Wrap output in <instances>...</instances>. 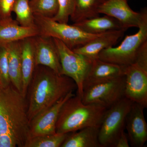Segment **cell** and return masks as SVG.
<instances>
[{"label":"cell","instance_id":"cell-32","mask_svg":"<svg viewBox=\"0 0 147 147\" xmlns=\"http://www.w3.org/2000/svg\"><path fill=\"white\" fill-rule=\"evenodd\" d=\"M0 87H1V84H0Z\"/></svg>","mask_w":147,"mask_h":147},{"label":"cell","instance_id":"cell-26","mask_svg":"<svg viewBox=\"0 0 147 147\" xmlns=\"http://www.w3.org/2000/svg\"><path fill=\"white\" fill-rule=\"evenodd\" d=\"M0 84L1 87L11 84L9 75L8 53L5 46H0Z\"/></svg>","mask_w":147,"mask_h":147},{"label":"cell","instance_id":"cell-21","mask_svg":"<svg viewBox=\"0 0 147 147\" xmlns=\"http://www.w3.org/2000/svg\"><path fill=\"white\" fill-rule=\"evenodd\" d=\"M101 3L99 0H75L71 21L76 23L99 16L98 9Z\"/></svg>","mask_w":147,"mask_h":147},{"label":"cell","instance_id":"cell-27","mask_svg":"<svg viewBox=\"0 0 147 147\" xmlns=\"http://www.w3.org/2000/svg\"><path fill=\"white\" fill-rule=\"evenodd\" d=\"M15 0H0V20L11 18L12 7Z\"/></svg>","mask_w":147,"mask_h":147},{"label":"cell","instance_id":"cell-8","mask_svg":"<svg viewBox=\"0 0 147 147\" xmlns=\"http://www.w3.org/2000/svg\"><path fill=\"white\" fill-rule=\"evenodd\" d=\"M125 75L97 84L84 90L82 102L99 104L108 108L125 97Z\"/></svg>","mask_w":147,"mask_h":147},{"label":"cell","instance_id":"cell-24","mask_svg":"<svg viewBox=\"0 0 147 147\" xmlns=\"http://www.w3.org/2000/svg\"><path fill=\"white\" fill-rule=\"evenodd\" d=\"M30 5L34 15L53 18L58 12L57 0H30Z\"/></svg>","mask_w":147,"mask_h":147},{"label":"cell","instance_id":"cell-11","mask_svg":"<svg viewBox=\"0 0 147 147\" xmlns=\"http://www.w3.org/2000/svg\"><path fill=\"white\" fill-rule=\"evenodd\" d=\"M74 94V92H70L53 106L36 115L29 123L28 139L56 133V123L61 108L65 102Z\"/></svg>","mask_w":147,"mask_h":147},{"label":"cell","instance_id":"cell-23","mask_svg":"<svg viewBox=\"0 0 147 147\" xmlns=\"http://www.w3.org/2000/svg\"><path fill=\"white\" fill-rule=\"evenodd\" d=\"M69 133L37 136L28 139L24 147H61Z\"/></svg>","mask_w":147,"mask_h":147},{"label":"cell","instance_id":"cell-30","mask_svg":"<svg viewBox=\"0 0 147 147\" xmlns=\"http://www.w3.org/2000/svg\"><path fill=\"white\" fill-rule=\"evenodd\" d=\"M129 147V142L127 134L125 131L122 132L120 136L117 140L115 147Z\"/></svg>","mask_w":147,"mask_h":147},{"label":"cell","instance_id":"cell-20","mask_svg":"<svg viewBox=\"0 0 147 147\" xmlns=\"http://www.w3.org/2000/svg\"><path fill=\"white\" fill-rule=\"evenodd\" d=\"M73 24L86 32L91 34H99L115 30H125L117 19L106 15L102 17L98 16L89 18Z\"/></svg>","mask_w":147,"mask_h":147},{"label":"cell","instance_id":"cell-1","mask_svg":"<svg viewBox=\"0 0 147 147\" xmlns=\"http://www.w3.org/2000/svg\"><path fill=\"white\" fill-rule=\"evenodd\" d=\"M76 88L75 82L68 76L47 67L36 66L26 96L29 123Z\"/></svg>","mask_w":147,"mask_h":147},{"label":"cell","instance_id":"cell-14","mask_svg":"<svg viewBox=\"0 0 147 147\" xmlns=\"http://www.w3.org/2000/svg\"><path fill=\"white\" fill-rule=\"evenodd\" d=\"M125 67L97 59L92 61L84 82V91L97 84L124 75Z\"/></svg>","mask_w":147,"mask_h":147},{"label":"cell","instance_id":"cell-9","mask_svg":"<svg viewBox=\"0 0 147 147\" xmlns=\"http://www.w3.org/2000/svg\"><path fill=\"white\" fill-rule=\"evenodd\" d=\"M125 97L147 107V69L137 63L125 67Z\"/></svg>","mask_w":147,"mask_h":147},{"label":"cell","instance_id":"cell-28","mask_svg":"<svg viewBox=\"0 0 147 147\" xmlns=\"http://www.w3.org/2000/svg\"><path fill=\"white\" fill-rule=\"evenodd\" d=\"M19 147L18 142L11 135L7 134H0V147Z\"/></svg>","mask_w":147,"mask_h":147},{"label":"cell","instance_id":"cell-25","mask_svg":"<svg viewBox=\"0 0 147 147\" xmlns=\"http://www.w3.org/2000/svg\"><path fill=\"white\" fill-rule=\"evenodd\" d=\"M57 13L53 18L54 21L67 24L69 18L72 15L75 7V0H57Z\"/></svg>","mask_w":147,"mask_h":147},{"label":"cell","instance_id":"cell-12","mask_svg":"<svg viewBox=\"0 0 147 147\" xmlns=\"http://www.w3.org/2000/svg\"><path fill=\"white\" fill-rule=\"evenodd\" d=\"M33 42L36 66H45L61 74L59 56L53 38L38 34L33 37Z\"/></svg>","mask_w":147,"mask_h":147},{"label":"cell","instance_id":"cell-2","mask_svg":"<svg viewBox=\"0 0 147 147\" xmlns=\"http://www.w3.org/2000/svg\"><path fill=\"white\" fill-rule=\"evenodd\" d=\"M29 122L26 97L12 84L0 87V134L14 137L19 147L29 139Z\"/></svg>","mask_w":147,"mask_h":147},{"label":"cell","instance_id":"cell-29","mask_svg":"<svg viewBox=\"0 0 147 147\" xmlns=\"http://www.w3.org/2000/svg\"><path fill=\"white\" fill-rule=\"evenodd\" d=\"M135 63L147 69V42L142 46L139 50Z\"/></svg>","mask_w":147,"mask_h":147},{"label":"cell","instance_id":"cell-19","mask_svg":"<svg viewBox=\"0 0 147 147\" xmlns=\"http://www.w3.org/2000/svg\"><path fill=\"white\" fill-rule=\"evenodd\" d=\"M5 46L8 53L9 75L11 83L22 94L21 40Z\"/></svg>","mask_w":147,"mask_h":147},{"label":"cell","instance_id":"cell-31","mask_svg":"<svg viewBox=\"0 0 147 147\" xmlns=\"http://www.w3.org/2000/svg\"><path fill=\"white\" fill-rule=\"evenodd\" d=\"M100 1V2H101V3H102L106 1L107 0H99Z\"/></svg>","mask_w":147,"mask_h":147},{"label":"cell","instance_id":"cell-13","mask_svg":"<svg viewBox=\"0 0 147 147\" xmlns=\"http://www.w3.org/2000/svg\"><path fill=\"white\" fill-rule=\"evenodd\" d=\"M143 106L132 102L125 120V128L130 146L143 147L147 140V124Z\"/></svg>","mask_w":147,"mask_h":147},{"label":"cell","instance_id":"cell-17","mask_svg":"<svg viewBox=\"0 0 147 147\" xmlns=\"http://www.w3.org/2000/svg\"><path fill=\"white\" fill-rule=\"evenodd\" d=\"M22 94L26 97L35 68L33 37L21 40Z\"/></svg>","mask_w":147,"mask_h":147},{"label":"cell","instance_id":"cell-4","mask_svg":"<svg viewBox=\"0 0 147 147\" xmlns=\"http://www.w3.org/2000/svg\"><path fill=\"white\" fill-rule=\"evenodd\" d=\"M138 32L127 35L119 46L111 47L101 51L98 56L101 60L123 66L136 61L141 47L147 42V10L144 8V16Z\"/></svg>","mask_w":147,"mask_h":147},{"label":"cell","instance_id":"cell-18","mask_svg":"<svg viewBox=\"0 0 147 147\" xmlns=\"http://www.w3.org/2000/svg\"><path fill=\"white\" fill-rule=\"evenodd\" d=\"M99 128L88 127L71 132L61 147H102L98 137Z\"/></svg>","mask_w":147,"mask_h":147},{"label":"cell","instance_id":"cell-7","mask_svg":"<svg viewBox=\"0 0 147 147\" xmlns=\"http://www.w3.org/2000/svg\"><path fill=\"white\" fill-rule=\"evenodd\" d=\"M53 38L59 56L61 74L74 81L76 86V94L82 98L84 79L92 61L75 53L59 40Z\"/></svg>","mask_w":147,"mask_h":147},{"label":"cell","instance_id":"cell-10","mask_svg":"<svg viewBox=\"0 0 147 147\" xmlns=\"http://www.w3.org/2000/svg\"><path fill=\"white\" fill-rule=\"evenodd\" d=\"M98 11L115 18L122 26L125 30L129 28H139L144 16V9L141 12L132 10L127 0H107L100 4Z\"/></svg>","mask_w":147,"mask_h":147},{"label":"cell","instance_id":"cell-3","mask_svg":"<svg viewBox=\"0 0 147 147\" xmlns=\"http://www.w3.org/2000/svg\"><path fill=\"white\" fill-rule=\"evenodd\" d=\"M107 109L99 104H85L79 95L75 94L61 108L56 133H71L88 127L100 126Z\"/></svg>","mask_w":147,"mask_h":147},{"label":"cell","instance_id":"cell-22","mask_svg":"<svg viewBox=\"0 0 147 147\" xmlns=\"http://www.w3.org/2000/svg\"><path fill=\"white\" fill-rule=\"evenodd\" d=\"M12 12L16 14V21L21 26L36 27L34 16L30 7V0H15Z\"/></svg>","mask_w":147,"mask_h":147},{"label":"cell","instance_id":"cell-15","mask_svg":"<svg viewBox=\"0 0 147 147\" xmlns=\"http://www.w3.org/2000/svg\"><path fill=\"white\" fill-rule=\"evenodd\" d=\"M125 31L120 30L105 32L85 45L72 50L90 60H94L98 59V55L102 50L113 47L123 35Z\"/></svg>","mask_w":147,"mask_h":147},{"label":"cell","instance_id":"cell-16","mask_svg":"<svg viewBox=\"0 0 147 147\" xmlns=\"http://www.w3.org/2000/svg\"><path fill=\"white\" fill-rule=\"evenodd\" d=\"M38 34L36 27L22 26L12 18L0 20V46H5Z\"/></svg>","mask_w":147,"mask_h":147},{"label":"cell","instance_id":"cell-6","mask_svg":"<svg viewBox=\"0 0 147 147\" xmlns=\"http://www.w3.org/2000/svg\"><path fill=\"white\" fill-rule=\"evenodd\" d=\"M132 102L125 97L107 109L99 128V141L102 147H115L124 131L125 120Z\"/></svg>","mask_w":147,"mask_h":147},{"label":"cell","instance_id":"cell-5","mask_svg":"<svg viewBox=\"0 0 147 147\" xmlns=\"http://www.w3.org/2000/svg\"><path fill=\"white\" fill-rule=\"evenodd\" d=\"M34 16L38 34L59 40L72 50L85 45L102 34L88 33L74 24L59 23L44 16Z\"/></svg>","mask_w":147,"mask_h":147}]
</instances>
